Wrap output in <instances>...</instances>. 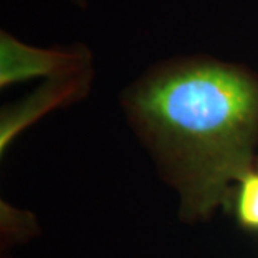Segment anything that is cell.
<instances>
[{"label": "cell", "instance_id": "1", "mask_svg": "<svg viewBox=\"0 0 258 258\" xmlns=\"http://www.w3.org/2000/svg\"><path fill=\"white\" fill-rule=\"evenodd\" d=\"M132 109L171 166L188 217L208 215L249 172L258 88L238 69L217 62L169 68L139 88Z\"/></svg>", "mask_w": 258, "mask_h": 258}, {"label": "cell", "instance_id": "3", "mask_svg": "<svg viewBox=\"0 0 258 258\" xmlns=\"http://www.w3.org/2000/svg\"><path fill=\"white\" fill-rule=\"evenodd\" d=\"M240 182L237 217L244 227L258 228V172H247Z\"/></svg>", "mask_w": 258, "mask_h": 258}, {"label": "cell", "instance_id": "2", "mask_svg": "<svg viewBox=\"0 0 258 258\" xmlns=\"http://www.w3.org/2000/svg\"><path fill=\"white\" fill-rule=\"evenodd\" d=\"M75 56L36 50L23 46L10 37L2 40V85H9L37 75L52 74L72 63Z\"/></svg>", "mask_w": 258, "mask_h": 258}]
</instances>
